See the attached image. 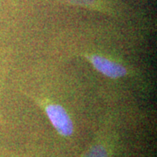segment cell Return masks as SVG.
I'll return each instance as SVG.
<instances>
[{
  "instance_id": "cell-1",
  "label": "cell",
  "mask_w": 157,
  "mask_h": 157,
  "mask_svg": "<svg viewBox=\"0 0 157 157\" xmlns=\"http://www.w3.org/2000/svg\"><path fill=\"white\" fill-rule=\"evenodd\" d=\"M45 113L59 135L63 136L72 135L73 122L64 107L58 104H50L45 107Z\"/></svg>"
},
{
  "instance_id": "cell-2",
  "label": "cell",
  "mask_w": 157,
  "mask_h": 157,
  "mask_svg": "<svg viewBox=\"0 0 157 157\" xmlns=\"http://www.w3.org/2000/svg\"><path fill=\"white\" fill-rule=\"evenodd\" d=\"M86 58L92 63L94 67L105 76L112 78H118L127 75L128 71L122 65L109 60L100 55H88Z\"/></svg>"
},
{
  "instance_id": "cell-3",
  "label": "cell",
  "mask_w": 157,
  "mask_h": 157,
  "mask_svg": "<svg viewBox=\"0 0 157 157\" xmlns=\"http://www.w3.org/2000/svg\"><path fill=\"white\" fill-rule=\"evenodd\" d=\"M83 157H108L106 148L101 145H94L84 154Z\"/></svg>"
},
{
  "instance_id": "cell-4",
  "label": "cell",
  "mask_w": 157,
  "mask_h": 157,
  "mask_svg": "<svg viewBox=\"0 0 157 157\" xmlns=\"http://www.w3.org/2000/svg\"><path fill=\"white\" fill-rule=\"evenodd\" d=\"M68 3L78 5V6H90L92 5L95 0H65Z\"/></svg>"
}]
</instances>
